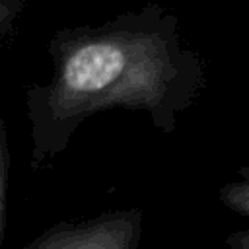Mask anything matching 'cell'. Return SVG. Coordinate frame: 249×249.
<instances>
[{
  "label": "cell",
  "instance_id": "5b68a950",
  "mask_svg": "<svg viewBox=\"0 0 249 249\" xmlns=\"http://www.w3.org/2000/svg\"><path fill=\"white\" fill-rule=\"evenodd\" d=\"M29 0H0V45L14 33V25Z\"/></svg>",
  "mask_w": 249,
  "mask_h": 249
},
{
  "label": "cell",
  "instance_id": "277c9868",
  "mask_svg": "<svg viewBox=\"0 0 249 249\" xmlns=\"http://www.w3.org/2000/svg\"><path fill=\"white\" fill-rule=\"evenodd\" d=\"M220 200L235 214L247 218L249 216V181L247 177L228 183L220 189Z\"/></svg>",
  "mask_w": 249,
  "mask_h": 249
},
{
  "label": "cell",
  "instance_id": "3957f363",
  "mask_svg": "<svg viewBox=\"0 0 249 249\" xmlns=\"http://www.w3.org/2000/svg\"><path fill=\"white\" fill-rule=\"evenodd\" d=\"M8 181H10V146H8V130H6L4 121H0V249H2L4 228H6Z\"/></svg>",
  "mask_w": 249,
  "mask_h": 249
},
{
  "label": "cell",
  "instance_id": "7a4b0ae2",
  "mask_svg": "<svg viewBox=\"0 0 249 249\" xmlns=\"http://www.w3.org/2000/svg\"><path fill=\"white\" fill-rule=\"evenodd\" d=\"M142 208H121L76 222H58L21 249H138Z\"/></svg>",
  "mask_w": 249,
  "mask_h": 249
},
{
  "label": "cell",
  "instance_id": "6da1fadb",
  "mask_svg": "<svg viewBox=\"0 0 249 249\" xmlns=\"http://www.w3.org/2000/svg\"><path fill=\"white\" fill-rule=\"evenodd\" d=\"M49 54V82L25 93L33 169L49 165L86 119L107 109L146 111L171 134L206 86L204 62L183 43L177 18L154 2L101 25L58 29Z\"/></svg>",
  "mask_w": 249,
  "mask_h": 249
},
{
  "label": "cell",
  "instance_id": "8992f818",
  "mask_svg": "<svg viewBox=\"0 0 249 249\" xmlns=\"http://www.w3.org/2000/svg\"><path fill=\"white\" fill-rule=\"evenodd\" d=\"M228 245L231 249H249V233L245 230H241V231L228 235Z\"/></svg>",
  "mask_w": 249,
  "mask_h": 249
}]
</instances>
